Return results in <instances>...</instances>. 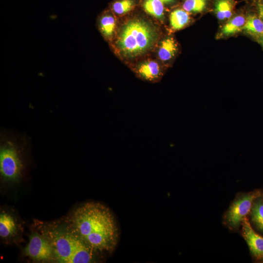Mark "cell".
Instances as JSON below:
<instances>
[{
	"label": "cell",
	"instance_id": "cell-1",
	"mask_svg": "<svg viewBox=\"0 0 263 263\" xmlns=\"http://www.w3.org/2000/svg\"><path fill=\"white\" fill-rule=\"evenodd\" d=\"M68 227L95 251L112 252L118 239V230L114 217L105 206L88 202L72 214Z\"/></svg>",
	"mask_w": 263,
	"mask_h": 263
},
{
	"label": "cell",
	"instance_id": "cell-2",
	"mask_svg": "<svg viewBox=\"0 0 263 263\" xmlns=\"http://www.w3.org/2000/svg\"><path fill=\"white\" fill-rule=\"evenodd\" d=\"M42 234L50 243L57 262H92L95 251L69 227H51L44 230Z\"/></svg>",
	"mask_w": 263,
	"mask_h": 263
},
{
	"label": "cell",
	"instance_id": "cell-3",
	"mask_svg": "<svg viewBox=\"0 0 263 263\" xmlns=\"http://www.w3.org/2000/svg\"><path fill=\"white\" fill-rule=\"evenodd\" d=\"M30 139L25 133L2 131L0 135V172L6 181H16L23 175V156Z\"/></svg>",
	"mask_w": 263,
	"mask_h": 263
},
{
	"label": "cell",
	"instance_id": "cell-4",
	"mask_svg": "<svg viewBox=\"0 0 263 263\" xmlns=\"http://www.w3.org/2000/svg\"><path fill=\"white\" fill-rule=\"evenodd\" d=\"M157 33L149 23L140 19H133L122 28L117 41L121 52L127 56H136L153 45Z\"/></svg>",
	"mask_w": 263,
	"mask_h": 263
},
{
	"label": "cell",
	"instance_id": "cell-5",
	"mask_svg": "<svg viewBox=\"0 0 263 263\" xmlns=\"http://www.w3.org/2000/svg\"><path fill=\"white\" fill-rule=\"evenodd\" d=\"M261 195V191L255 190L237 196L225 214V224L232 229L238 228L250 213L254 201Z\"/></svg>",
	"mask_w": 263,
	"mask_h": 263
},
{
	"label": "cell",
	"instance_id": "cell-6",
	"mask_svg": "<svg viewBox=\"0 0 263 263\" xmlns=\"http://www.w3.org/2000/svg\"><path fill=\"white\" fill-rule=\"evenodd\" d=\"M25 254L34 261L46 262L55 260L53 247L43 234L33 232L29 236L25 248Z\"/></svg>",
	"mask_w": 263,
	"mask_h": 263
},
{
	"label": "cell",
	"instance_id": "cell-7",
	"mask_svg": "<svg viewBox=\"0 0 263 263\" xmlns=\"http://www.w3.org/2000/svg\"><path fill=\"white\" fill-rule=\"evenodd\" d=\"M242 235L250 252L258 260H263V237L257 233L245 218L242 222Z\"/></svg>",
	"mask_w": 263,
	"mask_h": 263
},
{
	"label": "cell",
	"instance_id": "cell-8",
	"mask_svg": "<svg viewBox=\"0 0 263 263\" xmlns=\"http://www.w3.org/2000/svg\"><path fill=\"white\" fill-rule=\"evenodd\" d=\"M136 72L141 78L149 81L158 80L162 75L159 65L155 61L142 63L137 67Z\"/></svg>",
	"mask_w": 263,
	"mask_h": 263
},
{
	"label": "cell",
	"instance_id": "cell-9",
	"mask_svg": "<svg viewBox=\"0 0 263 263\" xmlns=\"http://www.w3.org/2000/svg\"><path fill=\"white\" fill-rule=\"evenodd\" d=\"M250 214L251 221L255 227L263 232V197L262 195L254 201Z\"/></svg>",
	"mask_w": 263,
	"mask_h": 263
},
{
	"label": "cell",
	"instance_id": "cell-10",
	"mask_svg": "<svg viewBox=\"0 0 263 263\" xmlns=\"http://www.w3.org/2000/svg\"><path fill=\"white\" fill-rule=\"evenodd\" d=\"M115 27V20L109 12H105L99 19V29L103 35L109 39L113 36Z\"/></svg>",
	"mask_w": 263,
	"mask_h": 263
},
{
	"label": "cell",
	"instance_id": "cell-11",
	"mask_svg": "<svg viewBox=\"0 0 263 263\" xmlns=\"http://www.w3.org/2000/svg\"><path fill=\"white\" fill-rule=\"evenodd\" d=\"M17 225L14 218L9 214L2 213L0 215V236L7 238L14 234Z\"/></svg>",
	"mask_w": 263,
	"mask_h": 263
},
{
	"label": "cell",
	"instance_id": "cell-12",
	"mask_svg": "<svg viewBox=\"0 0 263 263\" xmlns=\"http://www.w3.org/2000/svg\"><path fill=\"white\" fill-rule=\"evenodd\" d=\"M177 49V45L174 39L171 38H167L161 42L158 51L159 57L162 60H168L174 56Z\"/></svg>",
	"mask_w": 263,
	"mask_h": 263
},
{
	"label": "cell",
	"instance_id": "cell-13",
	"mask_svg": "<svg viewBox=\"0 0 263 263\" xmlns=\"http://www.w3.org/2000/svg\"><path fill=\"white\" fill-rule=\"evenodd\" d=\"M169 20L173 29L180 30L188 23L189 17L187 11L178 9L171 13Z\"/></svg>",
	"mask_w": 263,
	"mask_h": 263
},
{
	"label": "cell",
	"instance_id": "cell-14",
	"mask_svg": "<svg viewBox=\"0 0 263 263\" xmlns=\"http://www.w3.org/2000/svg\"><path fill=\"white\" fill-rule=\"evenodd\" d=\"M245 22V19L243 16H238L233 18L223 26L221 35L229 36L239 32L243 29Z\"/></svg>",
	"mask_w": 263,
	"mask_h": 263
},
{
	"label": "cell",
	"instance_id": "cell-15",
	"mask_svg": "<svg viewBox=\"0 0 263 263\" xmlns=\"http://www.w3.org/2000/svg\"><path fill=\"white\" fill-rule=\"evenodd\" d=\"M145 10L157 19L164 18L163 3L160 0H145L143 4Z\"/></svg>",
	"mask_w": 263,
	"mask_h": 263
},
{
	"label": "cell",
	"instance_id": "cell-16",
	"mask_svg": "<svg viewBox=\"0 0 263 263\" xmlns=\"http://www.w3.org/2000/svg\"><path fill=\"white\" fill-rule=\"evenodd\" d=\"M232 5L229 0H218L215 5V12L218 19L223 20L232 15Z\"/></svg>",
	"mask_w": 263,
	"mask_h": 263
},
{
	"label": "cell",
	"instance_id": "cell-17",
	"mask_svg": "<svg viewBox=\"0 0 263 263\" xmlns=\"http://www.w3.org/2000/svg\"><path fill=\"white\" fill-rule=\"evenodd\" d=\"M243 29L254 35L262 34L263 33V23L260 18L251 16L245 20Z\"/></svg>",
	"mask_w": 263,
	"mask_h": 263
},
{
	"label": "cell",
	"instance_id": "cell-18",
	"mask_svg": "<svg viewBox=\"0 0 263 263\" xmlns=\"http://www.w3.org/2000/svg\"><path fill=\"white\" fill-rule=\"evenodd\" d=\"M206 0H185L183 7L187 12L199 13L204 10Z\"/></svg>",
	"mask_w": 263,
	"mask_h": 263
},
{
	"label": "cell",
	"instance_id": "cell-19",
	"mask_svg": "<svg viewBox=\"0 0 263 263\" xmlns=\"http://www.w3.org/2000/svg\"><path fill=\"white\" fill-rule=\"evenodd\" d=\"M133 6L134 2L132 0H120L113 4L112 9L116 14L122 15L131 11Z\"/></svg>",
	"mask_w": 263,
	"mask_h": 263
},
{
	"label": "cell",
	"instance_id": "cell-20",
	"mask_svg": "<svg viewBox=\"0 0 263 263\" xmlns=\"http://www.w3.org/2000/svg\"><path fill=\"white\" fill-rule=\"evenodd\" d=\"M258 9L260 19L263 23V2H262L259 4Z\"/></svg>",
	"mask_w": 263,
	"mask_h": 263
},
{
	"label": "cell",
	"instance_id": "cell-21",
	"mask_svg": "<svg viewBox=\"0 0 263 263\" xmlns=\"http://www.w3.org/2000/svg\"><path fill=\"white\" fill-rule=\"evenodd\" d=\"M163 3H168L171 2L173 1V0H160Z\"/></svg>",
	"mask_w": 263,
	"mask_h": 263
},
{
	"label": "cell",
	"instance_id": "cell-22",
	"mask_svg": "<svg viewBox=\"0 0 263 263\" xmlns=\"http://www.w3.org/2000/svg\"><path fill=\"white\" fill-rule=\"evenodd\" d=\"M261 43H262V45L263 46V37L262 38V39H261Z\"/></svg>",
	"mask_w": 263,
	"mask_h": 263
}]
</instances>
